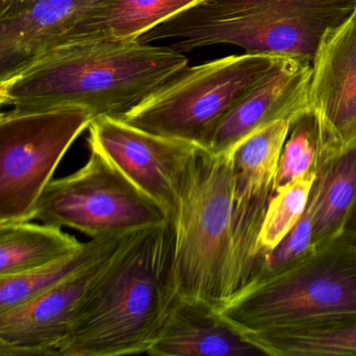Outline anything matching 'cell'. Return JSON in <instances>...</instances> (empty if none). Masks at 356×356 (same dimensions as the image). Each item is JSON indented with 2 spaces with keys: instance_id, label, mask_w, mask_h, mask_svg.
I'll list each match as a JSON object with an SVG mask.
<instances>
[{
  "instance_id": "obj_16",
  "label": "cell",
  "mask_w": 356,
  "mask_h": 356,
  "mask_svg": "<svg viewBox=\"0 0 356 356\" xmlns=\"http://www.w3.org/2000/svg\"><path fill=\"white\" fill-rule=\"evenodd\" d=\"M272 356H355L356 312L245 335Z\"/></svg>"
},
{
  "instance_id": "obj_8",
  "label": "cell",
  "mask_w": 356,
  "mask_h": 356,
  "mask_svg": "<svg viewBox=\"0 0 356 356\" xmlns=\"http://www.w3.org/2000/svg\"><path fill=\"white\" fill-rule=\"evenodd\" d=\"M88 149L84 166L47 185L35 220L74 229L91 238L128 234L170 220L115 164Z\"/></svg>"
},
{
  "instance_id": "obj_22",
  "label": "cell",
  "mask_w": 356,
  "mask_h": 356,
  "mask_svg": "<svg viewBox=\"0 0 356 356\" xmlns=\"http://www.w3.org/2000/svg\"><path fill=\"white\" fill-rule=\"evenodd\" d=\"M314 251L316 249L312 245V202L309 195L307 207L299 222L275 249L264 254L257 278L252 286L291 268Z\"/></svg>"
},
{
  "instance_id": "obj_18",
  "label": "cell",
  "mask_w": 356,
  "mask_h": 356,
  "mask_svg": "<svg viewBox=\"0 0 356 356\" xmlns=\"http://www.w3.org/2000/svg\"><path fill=\"white\" fill-rule=\"evenodd\" d=\"M133 233V232H132ZM128 234L95 237L80 249L22 274L0 276V312L11 309L113 254Z\"/></svg>"
},
{
  "instance_id": "obj_15",
  "label": "cell",
  "mask_w": 356,
  "mask_h": 356,
  "mask_svg": "<svg viewBox=\"0 0 356 356\" xmlns=\"http://www.w3.org/2000/svg\"><path fill=\"white\" fill-rule=\"evenodd\" d=\"M310 200L316 250L339 238L355 203L356 143L318 160Z\"/></svg>"
},
{
  "instance_id": "obj_13",
  "label": "cell",
  "mask_w": 356,
  "mask_h": 356,
  "mask_svg": "<svg viewBox=\"0 0 356 356\" xmlns=\"http://www.w3.org/2000/svg\"><path fill=\"white\" fill-rule=\"evenodd\" d=\"M153 356L266 355L229 324L216 308L177 295L151 349Z\"/></svg>"
},
{
  "instance_id": "obj_5",
  "label": "cell",
  "mask_w": 356,
  "mask_h": 356,
  "mask_svg": "<svg viewBox=\"0 0 356 356\" xmlns=\"http://www.w3.org/2000/svg\"><path fill=\"white\" fill-rule=\"evenodd\" d=\"M218 312L243 335L356 312V250L337 239Z\"/></svg>"
},
{
  "instance_id": "obj_21",
  "label": "cell",
  "mask_w": 356,
  "mask_h": 356,
  "mask_svg": "<svg viewBox=\"0 0 356 356\" xmlns=\"http://www.w3.org/2000/svg\"><path fill=\"white\" fill-rule=\"evenodd\" d=\"M316 176V170L275 191L258 241L261 262L264 254L275 249L303 216Z\"/></svg>"
},
{
  "instance_id": "obj_9",
  "label": "cell",
  "mask_w": 356,
  "mask_h": 356,
  "mask_svg": "<svg viewBox=\"0 0 356 356\" xmlns=\"http://www.w3.org/2000/svg\"><path fill=\"white\" fill-rule=\"evenodd\" d=\"M88 132V147L105 155L174 220L200 147L108 116L93 120Z\"/></svg>"
},
{
  "instance_id": "obj_12",
  "label": "cell",
  "mask_w": 356,
  "mask_h": 356,
  "mask_svg": "<svg viewBox=\"0 0 356 356\" xmlns=\"http://www.w3.org/2000/svg\"><path fill=\"white\" fill-rule=\"evenodd\" d=\"M312 72L310 63L289 58L281 60L218 122L205 149L222 155L277 120H293L310 107Z\"/></svg>"
},
{
  "instance_id": "obj_6",
  "label": "cell",
  "mask_w": 356,
  "mask_h": 356,
  "mask_svg": "<svg viewBox=\"0 0 356 356\" xmlns=\"http://www.w3.org/2000/svg\"><path fill=\"white\" fill-rule=\"evenodd\" d=\"M282 59L245 53L186 67L120 120L205 149L218 122Z\"/></svg>"
},
{
  "instance_id": "obj_4",
  "label": "cell",
  "mask_w": 356,
  "mask_h": 356,
  "mask_svg": "<svg viewBox=\"0 0 356 356\" xmlns=\"http://www.w3.org/2000/svg\"><path fill=\"white\" fill-rule=\"evenodd\" d=\"M233 172L229 153L200 147L175 227L177 295L220 310L226 303L232 245Z\"/></svg>"
},
{
  "instance_id": "obj_7",
  "label": "cell",
  "mask_w": 356,
  "mask_h": 356,
  "mask_svg": "<svg viewBox=\"0 0 356 356\" xmlns=\"http://www.w3.org/2000/svg\"><path fill=\"white\" fill-rule=\"evenodd\" d=\"M93 116L81 107L0 116V224L32 222L43 191Z\"/></svg>"
},
{
  "instance_id": "obj_2",
  "label": "cell",
  "mask_w": 356,
  "mask_h": 356,
  "mask_svg": "<svg viewBox=\"0 0 356 356\" xmlns=\"http://www.w3.org/2000/svg\"><path fill=\"white\" fill-rule=\"evenodd\" d=\"M176 296L172 220L131 233L59 356L147 354Z\"/></svg>"
},
{
  "instance_id": "obj_17",
  "label": "cell",
  "mask_w": 356,
  "mask_h": 356,
  "mask_svg": "<svg viewBox=\"0 0 356 356\" xmlns=\"http://www.w3.org/2000/svg\"><path fill=\"white\" fill-rule=\"evenodd\" d=\"M83 243L56 225L3 222L0 224V276L36 270L74 253Z\"/></svg>"
},
{
  "instance_id": "obj_23",
  "label": "cell",
  "mask_w": 356,
  "mask_h": 356,
  "mask_svg": "<svg viewBox=\"0 0 356 356\" xmlns=\"http://www.w3.org/2000/svg\"><path fill=\"white\" fill-rule=\"evenodd\" d=\"M37 3L38 0H0V22L15 19Z\"/></svg>"
},
{
  "instance_id": "obj_10",
  "label": "cell",
  "mask_w": 356,
  "mask_h": 356,
  "mask_svg": "<svg viewBox=\"0 0 356 356\" xmlns=\"http://www.w3.org/2000/svg\"><path fill=\"white\" fill-rule=\"evenodd\" d=\"M114 253L33 299L0 312V355L59 356Z\"/></svg>"
},
{
  "instance_id": "obj_14",
  "label": "cell",
  "mask_w": 356,
  "mask_h": 356,
  "mask_svg": "<svg viewBox=\"0 0 356 356\" xmlns=\"http://www.w3.org/2000/svg\"><path fill=\"white\" fill-rule=\"evenodd\" d=\"M118 0H38L15 19L0 22V78L8 76Z\"/></svg>"
},
{
  "instance_id": "obj_3",
  "label": "cell",
  "mask_w": 356,
  "mask_h": 356,
  "mask_svg": "<svg viewBox=\"0 0 356 356\" xmlns=\"http://www.w3.org/2000/svg\"><path fill=\"white\" fill-rule=\"evenodd\" d=\"M355 11L356 0H199L139 40L176 39L170 47L181 53L234 45L312 64L324 35Z\"/></svg>"
},
{
  "instance_id": "obj_19",
  "label": "cell",
  "mask_w": 356,
  "mask_h": 356,
  "mask_svg": "<svg viewBox=\"0 0 356 356\" xmlns=\"http://www.w3.org/2000/svg\"><path fill=\"white\" fill-rule=\"evenodd\" d=\"M197 1L199 0H118L109 9L83 22L58 42L78 38L139 40L158 24Z\"/></svg>"
},
{
  "instance_id": "obj_20",
  "label": "cell",
  "mask_w": 356,
  "mask_h": 356,
  "mask_svg": "<svg viewBox=\"0 0 356 356\" xmlns=\"http://www.w3.org/2000/svg\"><path fill=\"white\" fill-rule=\"evenodd\" d=\"M322 151V130L312 106L296 116L283 145L275 180V191L316 172Z\"/></svg>"
},
{
  "instance_id": "obj_24",
  "label": "cell",
  "mask_w": 356,
  "mask_h": 356,
  "mask_svg": "<svg viewBox=\"0 0 356 356\" xmlns=\"http://www.w3.org/2000/svg\"><path fill=\"white\" fill-rule=\"evenodd\" d=\"M337 239L348 247L356 250V201Z\"/></svg>"
},
{
  "instance_id": "obj_1",
  "label": "cell",
  "mask_w": 356,
  "mask_h": 356,
  "mask_svg": "<svg viewBox=\"0 0 356 356\" xmlns=\"http://www.w3.org/2000/svg\"><path fill=\"white\" fill-rule=\"evenodd\" d=\"M188 67L184 54L140 40L60 41L0 78V104L16 112L81 107L120 120Z\"/></svg>"
},
{
  "instance_id": "obj_11",
  "label": "cell",
  "mask_w": 356,
  "mask_h": 356,
  "mask_svg": "<svg viewBox=\"0 0 356 356\" xmlns=\"http://www.w3.org/2000/svg\"><path fill=\"white\" fill-rule=\"evenodd\" d=\"M312 65L309 103L322 130L321 159L356 143V11L324 35Z\"/></svg>"
}]
</instances>
